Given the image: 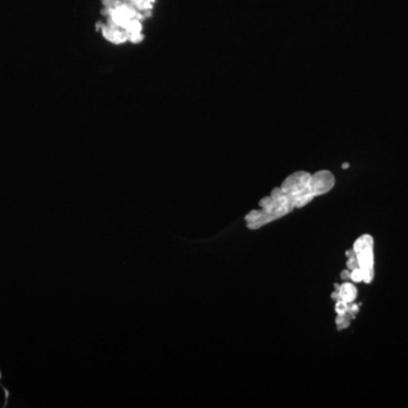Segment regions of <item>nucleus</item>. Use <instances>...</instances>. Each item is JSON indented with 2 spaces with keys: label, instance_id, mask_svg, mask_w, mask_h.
Wrapping results in <instances>:
<instances>
[{
  "label": "nucleus",
  "instance_id": "1",
  "mask_svg": "<svg viewBox=\"0 0 408 408\" xmlns=\"http://www.w3.org/2000/svg\"><path fill=\"white\" fill-rule=\"evenodd\" d=\"M321 194L323 190L315 173L296 171L289 175L281 186L272 189L270 195L263 197L258 203L261 210H252L245 221L250 229H258L285 217L295 207H303Z\"/></svg>",
  "mask_w": 408,
  "mask_h": 408
},
{
  "label": "nucleus",
  "instance_id": "2",
  "mask_svg": "<svg viewBox=\"0 0 408 408\" xmlns=\"http://www.w3.org/2000/svg\"><path fill=\"white\" fill-rule=\"evenodd\" d=\"M374 239L369 234L362 235L354 243L353 250L355 252L358 268L363 273V281L371 284L374 278Z\"/></svg>",
  "mask_w": 408,
  "mask_h": 408
},
{
  "label": "nucleus",
  "instance_id": "3",
  "mask_svg": "<svg viewBox=\"0 0 408 408\" xmlns=\"http://www.w3.org/2000/svg\"><path fill=\"white\" fill-rule=\"evenodd\" d=\"M98 26L101 29V32L103 34L104 39L109 41L110 43L114 44H121L127 41V34H126L125 30L118 29V27L107 25V24H101L99 23Z\"/></svg>",
  "mask_w": 408,
  "mask_h": 408
},
{
  "label": "nucleus",
  "instance_id": "4",
  "mask_svg": "<svg viewBox=\"0 0 408 408\" xmlns=\"http://www.w3.org/2000/svg\"><path fill=\"white\" fill-rule=\"evenodd\" d=\"M339 299H342L346 303L355 302L357 297V289L350 282H345L339 287Z\"/></svg>",
  "mask_w": 408,
  "mask_h": 408
},
{
  "label": "nucleus",
  "instance_id": "5",
  "mask_svg": "<svg viewBox=\"0 0 408 408\" xmlns=\"http://www.w3.org/2000/svg\"><path fill=\"white\" fill-rule=\"evenodd\" d=\"M352 319H353V316L350 315L348 312L343 313V314H338V316H337V319H336L337 328H338V330L348 328L350 324V320Z\"/></svg>",
  "mask_w": 408,
  "mask_h": 408
},
{
  "label": "nucleus",
  "instance_id": "6",
  "mask_svg": "<svg viewBox=\"0 0 408 408\" xmlns=\"http://www.w3.org/2000/svg\"><path fill=\"white\" fill-rule=\"evenodd\" d=\"M346 256H348V261H347V268L349 270H354V269L358 268V262H357V257L354 250H349L346 252Z\"/></svg>",
  "mask_w": 408,
  "mask_h": 408
},
{
  "label": "nucleus",
  "instance_id": "7",
  "mask_svg": "<svg viewBox=\"0 0 408 408\" xmlns=\"http://www.w3.org/2000/svg\"><path fill=\"white\" fill-rule=\"evenodd\" d=\"M347 308H348V303L343 302L342 299H338V301L336 302L335 309L338 314H343V313H346Z\"/></svg>",
  "mask_w": 408,
  "mask_h": 408
},
{
  "label": "nucleus",
  "instance_id": "8",
  "mask_svg": "<svg viewBox=\"0 0 408 408\" xmlns=\"http://www.w3.org/2000/svg\"><path fill=\"white\" fill-rule=\"evenodd\" d=\"M350 279H352L354 282L363 281V273H362V271H360L359 268H356V269H354V270L350 271Z\"/></svg>",
  "mask_w": 408,
  "mask_h": 408
},
{
  "label": "nucleus",
  "instance_id": "9",
  "mask_svg": "<svg viewBox=\"0 0 408 408\" xmlns=\"http://www.w3.org/2000/svg\"><path fill=\"white\" fill-rule=\"evenodd\" d=\"M122 0H102V3H103L104 7H111V8H115L118 5H120Z\"/></svg>",
  "mask_w": 408,
  "mask_h": 408
},
{
  "label": "nucleus",
  "instance_id": "10",
  "mask_svg": "<svg viewBox=\"0 0 408 408\" xmlns=\"http://www.w3.org/2000/svg\"><path fill=\"white\" fill-rule=\"evenodd\" d=\"M340 278H341L342 280H347V279H350V271L342 270L341 273H340Z\"/></svg>",
  "mask_w": 408,
  "mask_h": 408
},
{
  "label": "nucleus",
  "instance_id": "11",
  "mask_svg": "<svg viewBox=\"0 0 408 408\" xmlns=\"http://www.w3.org/2000/svg\"><path fill=\"white\" fill-rule=\"evenodd\" d=\"M331 298H332V299H335L336 302L338 301V299H339V292L337 291V290H336L335 292H332V294H331Z\"/></svg>",
  "mask_w": 408,
  "mask_h": 408
},
{
  "label": "nucleus",
  "instance_id": "12",
  "mask_svg": "<svg viewBox=\"0 0 408 408\" xmlns=\"http://www.w3.org/2000/svg\"><path fill=\"white\" fill-rule=\"evenodd\" d=\"M342 168H343V169H347V168H348V163H343V165H342Z\"/></svg>",
  "mask_w": 408,
  "mask_h": 408
},
{
  "label": "nucleus",
  "instance_id": "13",
  "mask_svg": "<svg viewBox=\"0 0 408 408\" xmlns=\"http://www.w3.org/2000/svg\"><path fill=\"white\" fill-rule=\"evenodd\" d=\"M339 287H340V286H339V285H337V284H335V289H336V290H337V291H338V290H339Z\"/></svg>",
  "mask_w": 408,
  "mask_h": 408
}]
</instances>
